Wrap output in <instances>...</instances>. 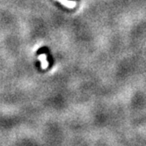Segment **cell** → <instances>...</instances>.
I'll return each mask as SVG.
<instances>
[{
  "label": "cell",
  "instance_id": "1",
  "mask_svg": "<svg viewBox=\"0 0 146 146\" xmlns=\"http://www.w3.org/2000/svg\"><path fill=\"white\" fill-rule=\"evenodd\" d=\"M58 1H60L61 3H62L64 5H66L68 7H73V6H75V3L74 2H69V1H67V0H58Z\"/></svg>",
  "mask_w": 146,
  "mask_h": 146
},
{
  "label": "cell",
  "instance_id": "2",
  "mask_svg": "<svg viewBox=\"0 0 146 146\" xmlns=\"http://www.w3.org/2000/svg\"><path fill=\"white\" fill-rule=\"evenodd\" d=\"M48 53V48L46 47L40 48L38 51H37V55H40V54H47Z\"/></svg>",
  "mask_w": 146,
  "mask_h": 146
},
{
  "label": "cell",
  "instance_id": "3",
  "mask_svg": "<svg viewBox=\"0 0 146 146\" xmlns=\"http://www.w3.org/2000/svg\"><path fill=\"white\" fill-rule=\"evenodd\" d=\"M41 62H42V68H46L47 62H46V56H45L41 57Z\"/></svg>",
  "mask_w": 146,
  "mask_h": 146
}]
</instances>
